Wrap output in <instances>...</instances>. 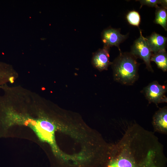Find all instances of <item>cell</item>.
I'll list each match as a JSON object with an SVG mask.
<instances>
[{
  "instance_id": "obj_1",
  "label": "cell",
  "mask_w": 167,
  "mask_h": 167,
  "mask_svg": "<svg viewBox=\"0 0 167 167\" xmlns=\"http://www.w3.org/2000/svg\"><path fill=\"white\" fill-rule=\"evenodd\" d=\"M114 80L122 84H133L138 78L139 64L131 53H121L111 63Z\"/></svg>"
},
{
  "instance_id": "obj_2",
  "label": "cell",
  "mask_w": 167,
  "mask_h": 167,
  "mask_svg": "<svg viewBox=\"0 0 167 167\" xmlns=\"http://www.w3.org/2000/svg\"><path fill=\"white\" fill-rule=\"evenodd\" d=\"M136 57L142 59L145 63L148 71L153 72L150 63V58L152 54L146 38L142 35L140 30L139 37L134 42L130 53Z\"/></svg>"
},
{
  "instance_id": "obj_3",
  "label": "cell",
  "mask_w": 167,
  "mask_h": 167,
  "mask_svg": "<svg viewBox=\"0 0 167 167\" xmlns=\"http://www.w3.org/2000/svg\"><path fill=\"white\" fill-rule=\"evenodd\" d=\"M166 86L161 85L156 81H154L144 88L143 93L149 103H153L156 105L166 103Z\"/></svg>"
},
{
  "instance_id": "obj_4",
  "label": "cell",
  "mask_w": 167,
  "mask_h": 167,
  "mask_svg": "<svg viewBox=\"0 0 167 167\" xmlns=\"http://www.w3.org/2000/svg\"><path fill=\"white\" fill-rule=\"evenodd\" d=\"M126 35L121 34L117 29L108 28L104 30L101 33V37L104 46L110 48L113 46L119 47V45L126 38Z\"/></svg>"
},
{
  "instance_id": "obj_5",
  "label": "cell",
  "mask_w": 167,
  "mask_h": 167,
  "mask_svg": "<svg viewBox=\"0 0 167 167\" xmlns=\"http://www.w3.org/2000/svg\"><path fill=\"white\" fill-rule=\"evenodd\" d=\"M109 48L104 46L94 53L92 58V63L96 68L99 71L107 70L111 64L109 61Z\"/></svg>"
},
{
  "instance_id": "obj_6",
  "label": "cell",
  "mask_w": 167,
  "mask_h": 167,
  "mask_svg": "<svg viewBox=\"0 0 167 167\" xmlns=\"http://www.w3.org/2000/svg\"><path fill=\"white\" fill-rule=\"evenodd\" d=\"M152 124L154 130L163 134L167 133V108H160L153 116Z\"/></svg>"
},
{
  "instance_id": "obj_7",
  "label": "cell",
  "mask_w": 167,
  "mask_h": 167,
  "mask_svg": "<svg viewBox=\"0 0 167 167\" xmlns=\"http://www.w3.org/2000/svg\"><path fill=\"white\" fill-rule=\"evenodd\" d=\"M146 39L152 54L165 49L166 37L153 32Z\"/></svg>"
},
{
  "instance_id": "obj_8",
  "label": "cell",
  "mask_w": 167,
  "mask_h": 167,
  "mask_svg": "<svg viewBox=\"0 0 167 167\" xmlns=\"http://www.w3.org/2000/svg\"><path fill=\"white\" fill-rule=\"evenodd\" d=\"M150 61L154 62L158 67L163 71H167V55L165 49L152 53Z\"/></svg>"
},
{
  "instance_id": "obj_9",
  "label": "cell",
  "mask_w": 167,
  "mask_h": 167,
  "mask_svg": "<svg viewBox=\"0 0 167 167\" xmlns=\"http://www.w3.org/2000/svg\"><path fill=\"white\" fill-rule=\"evenodd\" d=\"M155 13L154 22L161 25L165 31L167 30V13L166 9L158 6Z\"/></svg>"
},
{
  "instance_id": "obj_10",
  "label": "cell",
  "mask_w": 167,
  "mask_h": 167,
  "mask_svg": "<svg viewBox=\"0 0 167 167\" xmlns=\"http://www.w3.org/2000/svg\"><path fill=\"white\" fill-rule=\"evenodd\" d=\"M126 19L128 23L133 26H138L140 21V17L139 13L135 11H130L127 15Z\"/></svg>"
},
{
  "instance_id": "obj_11",
  "label": "cell",
  "mask_w": 167,
  "mask_h": 167,
  "mask_svg": "<svg viewBox=\"0 0 167 167\" xmlns=\"http://www.w3.org/2000/svg\"><path fill=\"white\" fill-rule=\"evenodd\" d=\"M141 5V7L144 5L151 7H155L157 8L158 7V4H160L161 6L167 9V0H139Z\"/></svg>"
}]
</instances>
